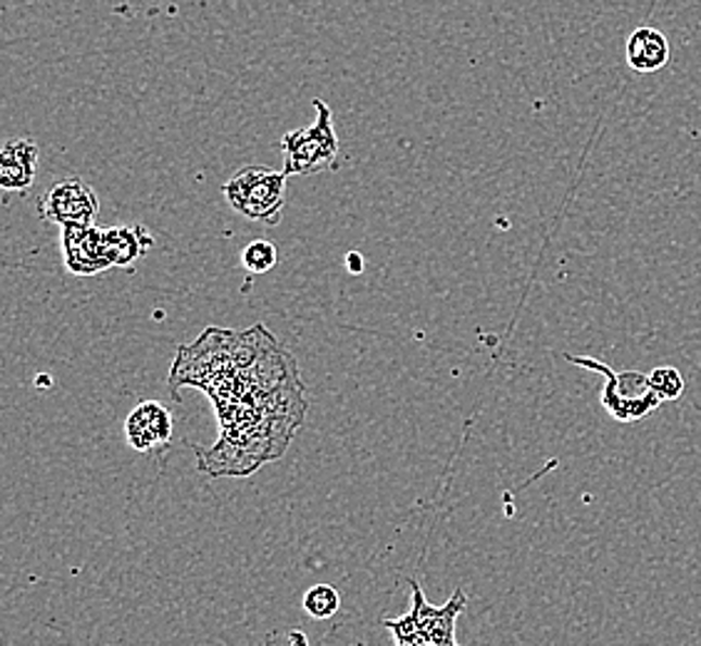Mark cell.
<instances>
[{
  "mask_svg": "<svg viewBox=\"0 0 701 646\" xmlns=\"http://www.w3.org/2000/svg\"><path fill=\"white\" fill-rule=\"evenodd\" d=\"M314 110V123L281 137L279 148L284 152V172H287V177L318 175V172L334 167L336 157H339V137H336L334 129L331 107L316 98Z\"/></svg>",
  "mask_w": 701,
  "mask_h": 646,
  "instance_id": "1",
  "label": "cell"
},
{
  "mask_svg": "<svg viewBox=\"0 0 701 646\" xmlns=\"http://www.w3.org/2000/svg\"><path fill=\"white\" fill-rule=\"evenodd\" d=\"M224 200L241 217L274 227L287 204V172L270 167L241 169L224 185Z\"/></svg>",
  "mask_w": 701,
  "mask_h": 646,
  "instance_id": "2",
  "label": "cell"
},
{
  "mask_svg": "<svg viewBox=\"0 0 701 646\" xmlns=\"http://www.w3.org/2000/svg\"><path fill=\"white\" fill-rule=\"evenodd\" d=\"M565 358L569 364L600 370V373L608 376V383H604L600 398L604 410H608L614 420L631 423V420L644 418L652 410L660 408L662 398L654 393L652 383H649V376L637 373V370L614 373L610 366H604L600 360L587 358V356H565Z\"/></svg>",
  "mask_w": 701,
  "mask_h": 646,
  "instance_id": "3",
  "label": "cell"
},
{
  "mask_svg": "<svg viewBox=\"0 0 701 646\" xmlns=\"http://www.w3.org/2000/svg\"><path fill=\"white\" fill-rule=\"evenodd\" d=\"M38 214L60 227H88L100 214L95 189L80 177H67L50 189L38 204Z\"/></svg>",
  "mask_w": 701,
  "mask_h": 646,
  "instance_id": "4",
  "label": "cell"
},
{
  "mask_svg": "<svg viewBox=\"0 0 701 646\" xmlns=\"http://www.w3.org/2000/svg\"><path fill=\"white\" fill-rule=\"evenodd\" d=\"M60 246H63L67 271L75 274V277H95V274L112 269L105 249V229H98L95 224H88V227H63Z\"/></svg>",
  "mask_w": 701,
  "mask_h": 646,
  "instance_id": "5",
  "label": "cell"
},
{
  "mask_svg": "<svg viewBox=\"0 0 701 646\" xmlns=\"http://www.w3.org/2000/svg\"><path fill=\"white\" fill-rule=\"evenodd\" d=\"M411 590H413V619L418 622V626L426 632L433 642L440 646H461L453 636H455V619L461 611L465 609V592L458 590L446 607H430L426 601V594L418 587V582L411 580Z\"/></svg>",
  "mask_w": 701,
  "mask_h": 646,
  "instance_id": "6",
  "label": "cell"
},
{
  "mask_svg": "<svg viewBox=\"0 0 701 646\" xmlns=\"http://www.w3.org/2000/svg\"><path fill=\"white\" fill-rule=\"evenodd\" d=\"M125 433L135 451L150 453L154 447L170 443L172 438V416L170 410L154 401H145L129 413Z\"/></svg>",
  "mask_w": 701,
  "mask_h": 646,
  "instance_id": "7",
  "label": "cell"
},
{
  "mask_svg": "<svg viewBox=\"0 0 701 646\" xmlns=\"http://www.w3.org/2000/svg\"><path fill=\"white\" fill-rule=\"evenodd\" d=\"M40 150L33 140H11L0 152V187L5 192H25L38 172Z\"/></svg>",
  "mask_w": 701,
  "mask_h": 646,
  "instance_id": "8",
  "label": "cell"
},
{
  "mask_svg": "<svg viewBox=\"0 0 701 646\" xmlns=\"http://www.w3.org/2000/svg\"><path fill=\"white\" fill-rule=\"evenodd\" d=\"M625 60L635 73H656L669 63V38L656 28H637L627 38Z\"/></svg>",
  "mask_w": 701,
  "mask_h": 646,
  "instance_id": "9",
  "label": "cell"
},
{
  "mask_svg": "<svg viewBox=\"0 0 701 646\" xmlns=\"http://www.w3.org/2000/svg\"><path fill=\"white\" fill-rule=\"evenodd\" d=\"M154 246V239L145 227H112L105 229V249L112 266L127 269L135 262L150 252Z\"/></svg>",
  "mask_w": 701,
  "mask_h": 646,
  "instance_id": "10",
  "label": "cell"
},
{
  "mask_svg": "<svg viewBox=\"0 0 701 646\" xmlns=\"http://www.w3.org/2000/svg\"><path fill=\"white\" fill-rule=\"evenodd\" d=\"M301 605L311 619H331L341 607V594L331 584H316L304 594Z\"/></svg>",
  "mask_w": 701,
  "mask_h": 646,
  "instance_id": "11",
  "label": "cell"
},
{
  "mask_svg": "<svg viewBox=\"0 0 701 646\" xmlns=\"http://www.w3.org/2000/svg\"><path fill=\"white\" fill-rule=\"evenodd\" d=\"M276 262H279V252H276V246L266 239L252 241V244L241 252V266H245L252 277H259V274H266L270 269H274Z\"/></svg>",
  "mask_w": 701,
  "mask_h": 646,
  "instance_id": "12",
  "label": "cell"
},
{
  "mask_svg": "<svg viewBox=\"0 0 701 646\" xmlns=\"http://www.w3.org/2000/svg\"><path fill=\"white\" fill-rule=\"evenodd\" d=\"M386 626L393 632V639L398 646H440L423 632L413 615H405L401 619H388Z\"/></svg>",
  "mask_w": 701,
  "mask_h": 646,
  "instance_id": "13",
  "label": "cell"
},
{
  "mask_svg": "<svg viewBox=\"0 0 701 646\" xmlns=\"http://www.w3.org/2000/svg\"><path fill=\"white\" fill-rule=\"evenodd\" d=\"M649 383H652L654 393L660 395L662 401H674L684 393V378L677 368L672 366H660L649 373Z\"/></svg>",
  "mask_w": 701,
  "mask_h": 646,
  "instance_id": "14",
  "label": "cell"
},
{
  "mask_svg": "<svg viewBox=\"0 0 701 646\" xmlns=\"http://www.w3.org/2000/svg\"><path fill=\"white\" fill-rule=\"evenodd\" d=\"M346 266H349L351 274H361L363 271V256L359 252H351L346 256Z\"/></svg>",
  "mask_w": 701,
  "mask_h": 646,
  "instance_id": "15",
  "label": "cell"
},
{
  "mask_svg": "<svg viewBox=\"0 0 701 646\" xmlns=\"http://www.w3.org/2000/svg\"><path fill=\"white\" fill-rule=\"evenodd\" d=\"M289 646H309L304 632H291L289 634Z\"/></svg>",
  "mask_w": 701,
  "mask_h": 646,
  "instance_id": "16",
  "label": "cell"
},
{
  "mask_svg": "<svg viewBox=\"0 0 701 646\" xmlns=\"http://www.w3.org/2000/svg\"><path fill=\"white\" fill-rule=\"evenodd\" d=\"M50 383H53V381H50V376H46V373L36 378V385L38 388H50Z\"/></svg>",
  "mask_w": 701,
  "mask_h": 646,
  "instance_id": "17",
  "label": "cell"
}]
</instances>
